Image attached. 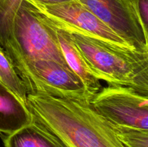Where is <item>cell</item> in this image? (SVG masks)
I'll use <instances>...</instances> for the list:
<instances>
[{
	"mask_svg": "<svg viewBox=\"0 0 148 147\" xmlns=\"http://www.w3.org/2000/svg\"><path fill=\"white\" fill-rule=\"evenodd\" d=\"M26 107L32 121L65 147H125L90 101L37 92L28 93Z\"/></svg>",
	"mask_w": 148,
	"mask_h": 147,
	"instance_id": "cell-1",
	"label": "cell"
},
{
	"mask_svg": "<svg viewBox=\"0 0 148 147\" xmlns=\"http://www.w3.org/2000/svg\"><path fill=\"white\" fill-rule=\"evenodd\" d=\"M92 74L108 85L132 88L148 96V51L126 49L70 33Z\"/></svg>",
	"mask_w": 148,
	"mask_h": 147,
	"instance_id": "cell-2",
	"label": "cell"
},
{
	"mask_svg": "<svg viewBox=\"0 0 148 147\" xmlns=\"http://www.w3.org/2000/svg\"><path fill=\"white\" fill-rule=\"evenodd\" d=\"M7 54L20 77L27 65L38 60H53L69 69L55 27L27 0H23L14 15L12 42Z\"/></svg>",
	"mask_w": 148,
	"mask_h": 147,
	"instance_id": "cell-3",
	"label": "cell"
},
{
	"mask_svg": "<svg viewBox=\"0 0 148 147\" xmlns=\"http://www.w3.org/2000/svg\"><path fill=\"white\" fill-rule=\"evenodd\" d=\"M54 27L70 33L98 39L126 49L135 50L103 22L76 0L46 5L27 0Z\"/></svg>",
	"mask_w": 148,
	"mask_h": 147,
	"instance_id": "cell-4",
	"label": "cell"
},
{
	"mask_svg": "<svg viewBox=\"0 0 148 147\" xmlns=\"http://www.w3.org/2000/svg\"><path fill=\"white\" fill-rule=\"evenodd\" d=\"M90 103L111 124L148 131V96L132 88L108 85L101 88Z\"/></svg>",
	"mask_w": 148,
	"mask_h": 147,
	"instance_id": "cell-5",
	"label": "cell"
},
{
	"mask_svg": "<svg viewBox=\"0 0 148 147\" xmlns=\"http://www.w3.org/2000/svg\"><path fill=\"white\" fill-rule=\"evenodd\" d=\"M28 93L43 92L56 97L90 101L81 79L69 69L53 60H38L27 65L21 76Z\"/></svg>",
	"mask_w": 148,
	"mask_h": 147,
	"instance_id": "cell-6",
	"label": "cell"
},
{
	"mask_svg": "<svg viewBox=\"0 0 148 147\" xmlns=\"http://www.w3.org/2000/svg\"><path fill=\"white\" fill-rule=\"evenodd\" d=\"M93 13L132 48L148 51V31L142 24L134 0H76Z\"/></svg>",
	"mask_w": 148,
	"mask_h": 147,
	"instance_id": "cell-7",
	"label": "cell"
},
{
	"mask_svg": "<svg viewBox=\"0 0 148 147\" xmlns=\"http://www.w3.org/2000/svg\"><path fill=\"white\" fill-rule=\"evenodd\" d=\"M55 29L59 46L68 67L81 79L92 98L102 88L101 82L90 70L82 54L71 38L69 33L56 27Z\"/></svg>",
	"mask_w": 148,
	"mask_h": 147,
	"instance_id": "cell-8",
	"label": "cell"
},
{
	"mask_svg": "<svg viewBox=\"0 0 148 147\" xmlns=\"http://www.w3.org/2000/svg\"><path fill=\"white\" fill-rule=\"evenodd\" d=\"M31 122L26 105L0 82V133L10 135Z\"/></svg>",
	"mask_w": 148,
	"mask_h": 147,
	"instance_id": "cell-9",
	"label": "cell"
},
{
	"mask_svg": "<svg viewBox=\"0 0 148 147\" xmlns=\"http://www.w3.org/2000/svg\"><path fill=\"white\" fill-rule=\"evenodd\" d=\"M3 142L4 147H65L33 121L18 131L7 135Z\"/></svg>",
	"mask_w": 148,
	"mask_h": 147,
	"instance_id": "cell-10",
	"label": "cell"
},
{
	"mask_svg": "<svg viewBox=\"0 0 148 147\" xmlns=\"http://www.w3.org/2000/svg\"><path fill=\"white\" fill-rule=\"evenodd\" d=\"M0 82L26 105L28 95L27 87L16 71L12 61L1 47H0Z\"/></svg>",
	"mask_w": 148,
	"mask_h": 147,
	"instance_id": "cell-11",
	"label": "cell"
},
{
	"mask_svg": "<svg viewBox=\"0 0 148 147\" xmlns=\"http://www.w3.org/2000/svg\"><path fill=\"white\" fill-rule=\"evenodd\" d=\"M23 0H0V47L7 53L12 42V24L14 15Z\"/></svg>",
	"mask_w": 148,
	"mask_h": 147,
	"instance_id": "cell-12",
	"label": "cell"
},
{
	"mask_svg": "<svg viewBox=\"0 0 148 147\" xmlns=\"http://www.w3.org/2000/svg\"><path fill=\"white\" fill-rule=\"evenodd\" d=\"M110 123V122H109ZM118 139L125 147H148V131L110 123Z\"/></svg>",
	"mask_w": 148,
	"mask_h": 147,
	"instance_id": "cell-13",
	"label": "cell"
},
{
	"mask_svg": "<svg viewBox=\"0 0 148 147\" xmlns=\"http://www.w3.org/2000/svg\"><path fill=\"white\" fill-rule=\"evenodd\" d=\"M134 3L140 21L148 31V0H134Z\"/></svg>",
	"mask_w": 148,
	"mask_h": 147,
	"instance_id": "cell-14",
	"label": "cell"
},
{
	"mask_svg": "<svg viewBox=\"0 0 148 147\" xmlns=\"http://www.w3.org/2000/svg\"><path fill=\"white\" fill-rule=\"evenodd\" d=\"M30 1L41 4H46V5H53V4H62V3L69 2L72 0H30Z\"/></svg>",
	"mask_w": 148,
	"mask_h": 147,
	"instance_id": "cell-15",
	"label": "cell"
}]
</instances>
